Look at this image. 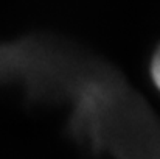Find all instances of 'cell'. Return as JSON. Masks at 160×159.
<instances>
[{
    "mask_svg": "<svg viewBox=\"0 0 160 159\" xmlns=\"http://www.w3.org/2000/svg\"><path fill=\"white\" fill-rule=\"evenodd\" d=\"M148 72H149V78H151L152 86L156 87V91L160 94V44L157 45V49L154 50V53L151 55Z\"/></svg>",
    "mask_w": 160,
    "mask_h": 159,
    "instance_id": "6da1fadb",
    "label": "cell"
}]
</instances>
